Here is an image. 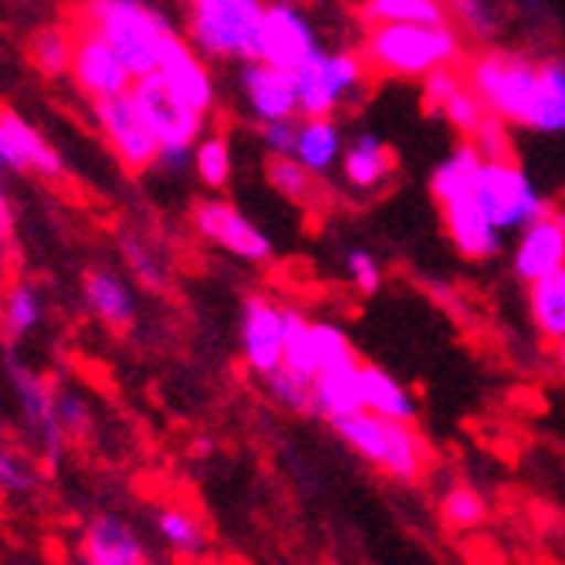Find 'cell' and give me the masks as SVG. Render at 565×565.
Returning a JSON list of instances; mask_svg holds the SVG:
<instances>
[{
	"mask_svg": "<svg viewBox=\"0 0 565 565\" xmlns=\"http://www.w3.org/2000/svg\"><path fill=\"white\" fill-rule=\"evenodd\" d=\"M370 75L427 78L434 68H457L465 58V38L454 21L444 24H380L370 28L359 51Z\"/></svg>",
	"mask_w": 565,
	"mask_h": 565,
	"instance_id": "cell-1",
	"label": "cell"
},
{
	"mask_svg": "<svg viewBox=\"0 0 565 565\" xmlns=\"http://www.w3.org/2000/svg\"><path fill=\"white\" fill-rule=\"evenodd\" d=\"M72 24H85L106 38L132 78L157 72L160 51L173 34L170 21L142 0H78Z\"/></svg>",
	"mask_w": 565,
	"mask_h": 565,
	"instance_id": "cell-2",
	"label": "cell"
},
{
	"mask_svg": "<svg viewBox=\"0 0 565 565\" xmlns=\"http://www.w3.org/2000/svg\"><path fill=\"white\" fill-rule=\"evenodd\" d=\"M329 424L359 457H366L373 468H380L393 481L414 484L424 478L430 465L427 440L406 420H390V417L370 414V409H355V414L335 417Z\"/></svg>",
	"mask_w": 565,
	"mask_h": 565,
	"instance_id": "cell-3",
	"label": "cell"
},
{
	"mask_svg": "<svg viewBox=\"0 0 565 565\" xmlns=\"http://www.w3.org/2000/svg\"><path fill=\"white\" fill-rule=\"evenodd\" d=\"M539 65L519 51H481V55L468 65L465 78L484 102V109L508 126H529L532 102L539 92Z\"/></svg>",
	"mask_w": 565,
	"mask_h": 565,
	"instance_id": "cell-4",
	"label": "cell"
},
{
	"mask_svg": "<svg viewBox=\"0 0 565 565\" xmlns=\"http://www.w3.org/2000/svg\"><path fill=\"white\" fill-rule=\"evenodd\" d=\"M129 95L136 98L142 119L149 122L152 136H157V142H160L157 167H163L167 173L186 170L190 157H193V146L203 132V116L186 109L183 102L160 82L157 72L132 78Z\"/></svg>",
	"mask_w": 565,
	"mask_h": 565,
	"instance_id": "cell-5",
	"label": "cell"
},
{
	"mask_svg": "<svg viewBox=\"0 0 565 565\" xmlns=\"http://www.w3.org/2000/svg\"><path fill=\"white\" fill-rule=\"evenodd\" d=\"M190 41L207 58L254 62V44L265 4L262 0H190Z\"/></svg>",
	"mask_w": 565,
	"mask_h": 565,
	"instance_id": "cell-6",
	"label": "cell"
},
{
	"mask_svg": "<svg viewBox=\"0 0 565 565\" xmlns=\"http://www.w3.org/2000/svg\"><path fill=\"white\" fill-rule=\"evenodd\" d=\"M471 196L501 234H515L555 211L515 160H484L475 177Z\"/></svg>",
	"mask_w": 565,
	"mask_h": 565,
	"instance_id": "cell-7",
	"label": "cell"
},
{
	"mask_svg": "<svg viewBox=\"0 0 565 565\" xmlns=\"http://www.w3.org/2000/svg\"><path fill=\"white\" fill-rule=\"evenodd\" d=\"M366 65L352 51H316L312 58H305L295 72V98H298V113L305 119L312 116H332L342 109V102L363 85Z\"/></svg>",
	"mask_w": 565,
	"mask_h": 565,
	"instance_id": "cell-8",
	"label": "cell"
},
{
	"mask_svg": "<svg viewBox=\"0 0 565 565\" xmlns=\"http://www.w3.org/2000/svg\"><path fill=\"white\" fill-rule=\"evenodd\" d=\"M95 122L106 136L109 149L116 152V160L129 170V173H146L157 167L160 157V142L152 136L149 122L142 119L136 98L126 92L98 98L95 102Z\"/></svg>",
	"mask_w": 565,
	"mask_h": 565,
	"instance_id": "cell-9",
	"label": "cell"
},
{
	"mask_svg": "<svg viewBox=\"0 0 565 565\" xmlns=\"http://www.w3.org/2000/svg\"><path fill=\"white\" fill-rule=\"evenodd\" d=\"M319 51L316 28L291 4H265L258 44H254V62L275 65L281 72H295L305 58Z\"/></svg>",
	"mask_w": 565,
	"mask_h": 565,
	"instance_id": "cell-10",
	"label": "cell"
},
{
	"mask_svg": "<svg viewBox=\"0 0 565 565\" xmlns=\"http://www.w3.org/2000/svg\"><path fill=\"white\" fill-rule=\"evenodd\" d=\"M72 65L68 75L75 82V88L82 95H88L92 102L119 95L132 85L129 68L122 65V58L109 47V41L98 31L85 28V24H72Z\"/></svg>",
	"mask_w": 565,
	"mask_h": 565,
	"instance_id": "cell-11",
	"label": "cell"
},
{
	"mask_svg": "<svg viewBox=\"0 0 565 565\" xmlns=\"http://www.w3.org/2000/svg\"><path fill=\"white\" fill-rule=\"evenodd\" d=\"M193 227L203 241L217 244L241 262L262 265L271 258V241L254 227L234 203L224 200H200L193 203Z\"/></svg>",
	"mask_w": 565,
	"mask_h": 565,
	"instance_id": "cell-12",
	"label": "cell"
},
{
	"mask_svg": "<svg viewBox=\"0 0 565 565\" xmlns=\"http://www.w3.org/2000/svg\"><path fill=\"white\" fill-rule=\"evenodd\" d=\"M8 373H11V386L14 396L21 403V414L28 420V427L38 434V444L47 457L51 468H58L62 450H65V430L58 424V406H55V386H51L44 376H38L34 370L21 366L18 359H8Z\"/></svg>",
	"mask_w": 565,
	"mask_h": 565,
	"instance_id": "cell-13",
	"label": "cell"
},
{
	"mask_svg": "<svg viewBox=\"0 0 565 565\" xmlns=\"http://www.w3.org/2000/svg\"><path fill=\"white\" fill-rule=\"evenodd\" d=\"M281 345H285L281 308L265 295H247L241 308V349L247 370L262 380L281 370Z\"/></svg>",
	"mask_w": 565,
	"mask_h": 565,
	"instance_id": "cell-14",
	"label": "cell"
},
{
	"mask_svg": "<svg viewBox=\"0 0 565 565\" xmlns=\"http://www.w3.org/2000/svg\"><path fill=\"white\" fill-rule=\"evenodd\" d=\"M0 160L18 173H38L44 180L65 177V160L58 157V149L11 106H0Z\"/></svg>",
	"mask_w": 565,
	"mask_h": 565,
	"instance_id": "cell-15",
	"label": "cell"
},
{
	"mask_svg": "<svg viewBox=\"0 0 565 565\" xmlns=\"http://www.w3.org/2000/svg\"><path fill=\"white\" fill-rule=\"evenodd\" d=\"M424 82V106L427 113L440 116L457 136L471 139L478 132V126L484 122L488 109L478 98V92L468 85V78L457 68H434Z\"/></svg>",
	"mask_w": 565,
	"mask_h": 565,
	"instance_id": "cell-16",
	"label": "cell"
},
{
	"mask_svg": "<svg viewBox=\"0 0 565 565\" xmlns=\"http://www.w3.org/2000/svg\"><path fill=\"white\" fill-rule=\"evenodd\" d=\"M157 75L160 82L183 102L186 109L207 116L214 109V82L207 65L200 62L196 51L173 31L160 51V62H157Z\"/></svg>",
	"mask_w": 565,
	"mask_h": 565,
	"instance_id": "cell-17",
	"label": "cell"
},
{
	"mask_svg": "<svg viewBox=\"0 0 565 565\" xmlns=\"http://www.w3.org/2000/svg\"><path fill=\"white\" fill-rule=\"evenodd\" d=\"M565 268V214L552 211L519 231L515 250H511V271L525 285L555 275Z\"/></svg>",
	"mask_w": 565,
	"mask_h": 565,
	"instance_id": "cell-18",
	"label": "cell"
},
{
	"mask_svg": "<svg viewBox=\"0 0 565 565\" xmlns=\"http://www.w3.org/2000/svg\"><path fill=\"white\" fill-rule=\"evenodd\" d=\"M440 214H444L447 237H450V244H454V250L460 254V258L488 262V258H498V254H501L504 234L484 217V211L478 207L471 193L440 203Z\"/></svg>",
	"mask_w": 565,
	"mask_h": 565,
	"instance_id": "cell-19",
	"label": "cell"
},
{
	"mask_svg": "<svg viewBox=\"0 0 565 565\" xmlns=\"http://www.w3.org/2000/svg\"><path fill=\"white\" fill-rule=\"evenodd\" d=\"M241 85L247 95V106L258 122L271 119H295L298 98H295V82L291 72H281L265 62H247L241 72Z\"/></svg>",
	"mask_w": 565,
	"mask_h": 565,
	"instance_id": "cell-20",
	"label": "cell"
},
{
	"mask_svg": "<svg viewBox=\"0 0 565 565\" xmlns=\"http://www.w3.org/2000/svg\"><path fill=\"white\" fill-rule=\"evenodd\" d=\"M355 390H359V406L370 409V414L390 417V420H417V399L409 396V390L393 380L386 370L373 366V363H359L355 373Z\"/></svg>",
	"mask_w": 565,
	"mask_h": 565,
	"instance_id": "cell-21",
	"label": "cell"
},
{
	"mask_svg": "<svg viewBox=\"0 0 565 565\" xmlns=\"http://www.w3.org/2000/svg\"><path fill=\"white\" fill-rule=\"evenodd\" d=\"M85 565H149L139 539L119 519H95L82 542Z\"/></svg>",
	"mask_w": 565,
	"mask_h": 565,
	"instance_id": "cell-22",
	"label": "cell"
},
{
	"mask_svg": "<svg viewBox=\"0 0 565 565\" xmlns=\"http://www.w3.org/2000/svg\"><path fill=\"white\" fill-rule=\"evenodd\" d=\"M82 288H85V305L102 326H109L113 332H126L132 326L136 301L122 278H116L113 271H88Z\"/></svg>",
	"mask_w": 565,
	"mask_h": 565,
	"instance_id": "cell-23",
	"label": "cell"
},
{
	"mask_svg": "<svg viewBox=\"0 0 565 565\" xmlns=\"http://www.w3.org/2000/svg\"><path fill=\"white\" fill-rule=\"evenodd\" d=\"M396 170V157L393 149L373 136V132H363L355 136L349 149H342V173L345 180L355 186V190H376L383 186Z\"/></svg>",
	"mask_w": 565,
	"mask_h": 565,
	"instance_id": "cell-24",
	"label": "cell"
},
{
	"mask_svg": "<svg viewBox=\"0 0 565 565\" xmlns=\"http://www.w3.org/2000/svg\"><path fill=\"white\" fill-rule=\"evenodd\" d=\"M291 157L316 177H326L342 160V132L332 116H312L298 126Z\"/></svg>",
	"mask_w": 565,
	"mask_h": 565,
	"instance_id": "cell-25",
	"label": "cell"
},
{
	"mask_svg": "<svg viewBox=\"0 0 565 565\" xmlns=\"http://www.w3.org/2000/svg\"><path fill=\"white\" fill-rule=\"evenodd\" d=\"M481 163H484V157H481L478 146L471 139L457 142L447 152V157L434 167V173H430V196H434L437 207H440V203H447V200H457V196L471 193Z\"/></svg>",
	"mask_w": 565,
	"mask_h": 565,
	"instance_id": "cell-26",
	"label": "cell"
},
{
	"mask_svg": "<svg viewBox=\"0 0 565 565\" xmlns=\"http://www.w3.org/2000/svg\"><path fill=\"white\" fill-rule=\"evenodd\" d=\"M525 129L542 132V136L565 132V62L548 58L539 65V92H535Z\"/></svg>",
	"mask_w": 565,
	"mask_h": 565,
	"instance_id": "cell-27",
	"label": "cell"
},
{
	"mask_svg": "<svg viewBox=\"0 0 565 565\" xmlns=\"http://www.w3.org/2000/svg\"><path fill=\"white\" fill-rule=\"evenodd\" d=\"M529 316L545 342L555 345L565 335V268L529 285Z\"/></svg>",
	"mask_w": 565,
	"mask_h": 565,
	"instance_id": "cell-28",
	"label": "cell"
},
{
	"mask_svg": "<svg viewBox=\"0 0 565 565\" xmlns=\"http://www.w3.org/2000/svg\"><path fill=\"white\" fill-rule=\"evenodd\" d=\"M366 28L380 24H444L450 21L440 0H363L359 8Z\"/></svg>",
	"mask_w": 565,
	"mask_h": 565,
	"instance_id": "cell-29",
	"label": "cell"
},
{
	"mask_svg": "<svg viewBox=\"0 0 565 565\" xmlns=\"http://www.w3.org/2000/svg\"><path fill=\"white\" fill-rule=\"evenodd\" d=\"M41 322V295L28 281H14L4 295H0V339L4 345L21 342L31 335Z\"/></svg>",
	"mask_w": 565,
	"mask_h": 565,
	"instance_id": "cell-30",
	"label": "cell"
},
{
	"mask_svg": "<svg viewBox=\"0 0 565 565\" xmlns=\"http://www.w3.org/2000/svg\"><path fill=\"white\" fill-rule=\"evenodd\" d=\"M355 373H359V363H349L339 370H326L312 380L316 414H322L326 420H335V417H349L355 409H363L359 406Z\"/></svg>",
	"mask_w": 565,
	"mask_h": 565,
	"instance_id": "cell-31",
	"label": "cell"
},
{
	"mask_svg": "<svg viewBox=\"0 0 565 565\" xmlns=\"http://www.w3.org/2000/svg\"><path fill=\"white\" fill-rule=\"evenodd\" d=\"M285 326V345H281V366L316 380V339H312V319L298 308H281Z\"/></svg>",
	"mask_w": 565,
	"mask_h": 565,
	"instance_id": "cell-32",
	"label": "cell"
},
{
	"mask_svg": "<svg viewBox=\"0 0 565 565\" xmlns=\"http://www.w3.org/2000/svg\"><path fill=\"white\" fill-rule=\"evenodd\" d=\"M72 28H38L28 38V62L44 75V78H62L68 75L72 65Z\"/></svg>",
	"mask_w": 565,
	"mask_h": 565,
	"instance_id": "cell-33",
	"label": "cell"
},
{
	"mask_svg": "<svg viewBox=\"0 0 565 565\" xmlns=\"http://www.w3.org/2000/svg\"><path fill=\"white\" fill-rule=\"evenodd\" d=\"M265 180H268V186L281 196V200H288V203H295V207H308V203L316 200V193H319V177L316 173H308L295 157H268V163H265Z\"/></svg>",
	"mask_w": 565,
	"mask_h": 565,
	"instance_id": "cell-34",
	"label": "cell"
},
{
	"mask_svg": "<svg viewBox=\"0 0 565 565\" xmlns=\"http://www.w3.org/2000/svg\"><path fill=\"white\" fill-rule=\"evenodd\" d=\"M193 167H196V177L207 183L211 190H224L227 180H231V139L224 132H211L203 136L196 146H193Z\"/></svg>",
	"mask_w": 565,
	"mask_h": 565,
	"instance_id": "cell-35",
	"label": "cell"
},
{
	"mask_svg": "<svg viewBox=\"0 0 565 565\" xmlns=\"http://www.w3.org/2000/svg\"><path fill=\"white\" fill-rule=\"evenodd\" d=\"M157 525H160V535L170 542V548L180 555H200L203 545H207L200 519L186 508H163L157 515Z\"/></svg>",
	"mask_w": 565,
	"mask_h": 565,
	"instance_id": "cell-36",
	"label": "cell"
},
{
	"mask_svg": "<svg viewBox=\"0 0 565 565\" xmlns=\"http://www.w3.org/2000/svg\"><path fill=\"white\" fill-rule=\"evenodd\" d=\"M440 515H444V525L454 529V532H471L484 522L488 515V504L484 498L471 488V484H454L444 501H440Z\"/></svg>",
	"mask_w": 565,
	"mask_h": 565,
	"instance_id": "cell-37",
	"label": "cell"
},
{
	"mask_svg": "<svg viewBox=\"0 0 565 565\" xmlns=\"http://www.w3.org/2000/svg\"><path fill=\"white\" fill-rule=\"evenodd\" d=\"M312 339H316V376L326 370H339L349 363H359V355L345 332L332 322H312Z\"/></svg>",
	"mask_w": 565,
	"mask_h": 565,
	"instance_id": "cell-38",
	"label": "cell"
},
{
	"mask_svg": "<svg viewBox=\"0 0 565 565\" xmlns=\"http://www.w3.org/2000/svg\"><path fill=\"white\" fill-rule=\"evenodd\" d=\"M271 396L285 406V409H295V414H316V396H312V380L308 376H298L291 370H275L271 376H265Z\"/></svg>",
	"mask_w": 565,
	"mask_h": 565,
	"instance_id": "cell-39",
	"label": "cell"
},
{
	"mask_svg": "<svg viewBox=\"0 0 565 565\" xmlns=\"http://www.w3.org/2000/svg\"><path fill=\"white\" fill-rule=\"evenodd\" d=\"M447 14L475 38H491L498 28V14L491 8V0H454V4H447Z\"/></svg>",
	"mask_w": 565,
	"mask_h": 565,
	"instance_id": "cell-40",
	"label": "cell"
},
{
	"mask_svg": "<svg viewBox=\"0 0 565 565\" xmlns=\"http://www.w3.org/2000/svg\"><path fill=\"white\" fill-rule=\"evenodd\" d=\"M119 244H122V254H126L129 268L136 271V278H139L146 288L160 291V288H163V271H160L157 258H152L149 244H146L139 234H122V241H119Z\"/></svg>",
	"mask_w": 565,
	"mask_h": 565,
	"instance_id": "cell-41",
	"label": "cell"
},
{
	"mask_svg": "<svg viewBox=\"0 0 565 565\" xmlns=\"http://www.w3.org/2000/svg\"><path fill=\"white\" fill-rule=\"evenodd\" d=\"M471 142L478 146L484 160H515V149H511V139H508V122L491 113L484 116V122L478 126Z\"/></svg>",
	"mask_w": 565,
	"mask_h": 565,
	"instance_id": "cell-42",
	"label": "cell"
},
{
	"mask_svg": "<svg viewBox=\"0 0 565 565\" xmlns=\"http://www.w3.org/2000/svg\"><path fill=\"white\" fill-rule=\"evenodd\" d=\"M345 268H349V278H352V288L359 295H376L383 288V268L376 262V254L366 250V247H355L349 250V258H345Z\"/></svg>",
	"mask_w": 565,
	"mask_h": 565,
	"instance_id": "cell-43",
	"label": "cell"
},
{
	"mask_svg": "<svg viewBox=\"0 0 565 565\" xmlns=\"http://www.w3.org/2000/svg\"><path fill=\"white\" fill-rule=\"evenodd\" d=\"M34 488V471L24 457H18L14 450L0 447V491L8 494H24Z\"/></svg>",
	"mask_w": 565,
	"mask_h": 565,
	"instance_id": "cell-44",
	"label": "cell"
},
{
	"mask_svg": "<svg viewBox=\"0 0 565 565\" xmlns=\"http://www.w3.org/2000/svg\"><path fill=\"white\" fill-rule=\"evenodd\" d=\"M55 406H58V424L65 434H72V437L88 434V406L82 403V396L55 390Z\"/></svg>",
	"mask_w": 565,
	"mask_h": 565,
	"instance_id": "cell-45",
	"label": "cell"
},
{
	"mask_svg": "<svg viewBox=\"0 0 565 565\" xmlns=\"http://www.w3.org/2000/svg\"><path fill=\"white\" fill-rule=\"evenodd\" d=\"M295 139H298V122L295 119L262 122V142H265V149L271 152V157H291Z\"/></svg>",
	"mask_w": 565,
	"mask_h": 565,
	"instance_id": "cell-46",
	"label": "cell"
},
{
	"mask_svg": "<svg viewBox=\"0 0 565 565\" xmlns=\"http://www.w3.org/2000/svg\"><path fill=\"white\" fill-rule=\"evenodd\" d=\"M11 237H14V214L4 190H0V244H11Z\"/></svg>",
	"mask_w": 565,
	"mask_h": 565,
	"instance_id": "cell-47",
	"label": "cell"
},
{
	"mask_svg": "<svg viewBox=\"0 0 565 565\" xmlns=\"http://www.w3.org/2000/svg\"><path fill=\"white\" fill-rule=\"evenodd\" d=\"M555 359H558V366L565 370V335H562V339L555 342Z\"/></svg>",
	"mask_w": 565,
	"mask_h": 565,
	"instance_id": "cell-48",
	"label": "cell"
},
{
	"mask_svg": "<svg viewBox=\"0 0 565 565\" xmlns=\"http://www.w3.org/2000/svg\"><path fill=\"white\" fill-rule=\"evenodd\" d=\"M4 173H8V163H4V160H0V177H4Z\"/></svg>",
	"mask_w": 565,
	"mask_h": 565,
	"instance_id": "cell-49",
	"label": "cell"
},
{
	"mask_svg": "<svg viewBox=\"0 0 565 565\" xmlns=\"http://www.w3.org/2000/svg\"><path fill=\"white\" fill-rule=\"evenodd\" d=\"M440 4H444V8H447V4H454V0H440Z\"/></svg>",
	"mask_w": 565,
	"mask_h": 565,
	"instance_id": "cell-50",
	"label": "cell"
}]
</instances>
